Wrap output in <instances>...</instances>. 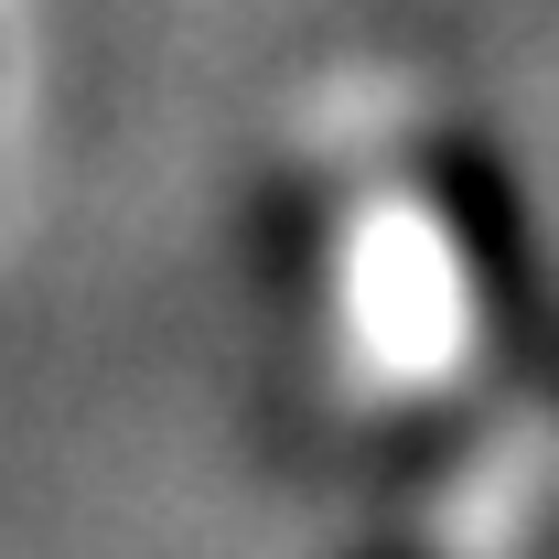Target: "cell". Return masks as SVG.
Masks as SVG:
<instances>
[{"mask_svg":"<svg viewBox=\"0 0 559 559\" xmlns=\"http://www.w3.org/2000/svg\"><path fill=\"white\" fill-rule=\"evenodd\" d=\"M430 205H441V237H452V270L474 290V323H485L495 366L559 399V290H549V270H538L516 173H506L474 130H441L430 140Z\"/></svg>","mask_w":559,"mask_h":559,"instance_id":"1","label":"cell"}]
</instances>
